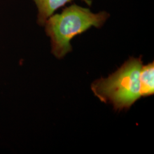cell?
Masks as SVG:
<instances>
[{
  "mask_svg": "<svg viewBox=\"0 0 154 154\" xmlns=\"http://www.w3.org/2000/svg\"><path fill=\"white\" fill-rule=\"evenodd\" d=\"M110 16L106 11L94 13L75 4L66 7L60 14L51 15L44 25L51 39V53L58 58H63L72 50V39L92 26L101 28Z\"/></svg>",
  "mask_w": 154,
  "mask_h": 154,
  "instance_id": "1",
  "label": "cell"
},
{
  "mask_svg": "<svg viewBox=\"0 0 154 154\" xmlns=\"http://www.w3.org/2000/svg\"><path fill=\"white\" fill-rule=\"evenodd\" d=\"M142 66V56L130 57L108 78L94 82L91 90L101 102L112 104L115 110L128 109L141 97L139 75Z\"/></svg>",
  "mask_w": 154,
  "mask_h": 154,
  "instance_id": "2",
  "label": "cell"
},
{
  "mask_svg": "<svg viewBox=\"0 0 154 154\" xmlns=\"http://www.w3.org/2000/svg\"><path fill=\"white\" fill-rule=\"evenodd\" d=\"M74 0H34L38 8L37 22L39 25L44 26L46 20L54 14L57 10L66 4ZM88 6L92 4L91 0H81Z\"/></svg>",
  "mask_w": 154,
  "mask_h": 154,
  "instance_id": "3",
  "label": "cell"
},
{
  "mask_svg": "<svg viewBox=\"0 0 154 154\" xmlns=\"http://www.w3.org/2000/svg\"><path fill=\"white\" fill-rule=\"evenodd\" d=\"M139 83L141 97H146L154 94V62L142 66L139 75Z\"/></svg>",
  "mask_w": 154,
  "mask_h": 154,
  "instance_id": "4",
  "label": "cell"
}]
</instances>
